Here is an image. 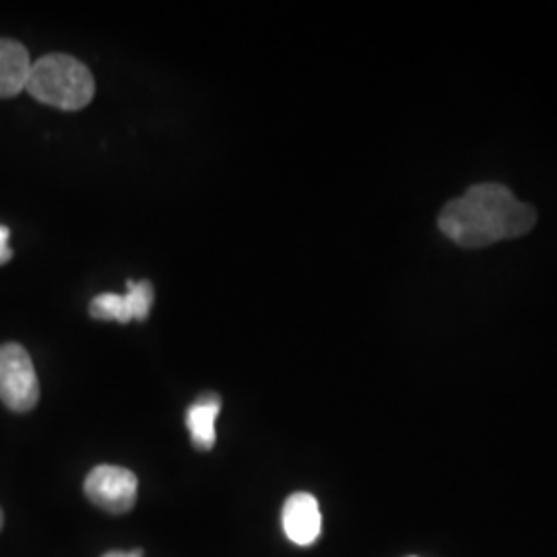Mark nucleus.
Segmentation results:
<instances>
[{
  "instance_id": "1",
  "label": "nucleus",
  "mask_w": 557,
  "mask_h": 557,
  "mask_svg": "<svg viewBox=\"0 0 557 557\" xmlns=\"http://www.w3.org/2000/svg\"><path fill=\"white\" fill-rule=\"evenodd\" d=\"M537 211L502 184L471 186L462 197L446 202L438 218L440 232L460 248H485L502 239L529 234Z\"/></svg>"
},
{
  "instance_id": "2",
  "label": "nucleus",
  "mask_w": 557,
  "mask_h": 557,
  "mask_svg": "<svg viewBox=\"0 0 557 557\" xmlns=\"http://www.w3.org/2000/svg\"><path fill=\"white\" fill-rule=\"evenodd\" d=\"M25 89L41 103L73 112L94 100L96 81L81 60L48 54L32 64Z\"/></svg>"
},
{
  "instance_id": "3",
  "label": "nucleus",
  "mask_w": 557,
  "mask_h": 557,
  "mask_svg": "<svg viewBox=\"0 0 557 557\" xmlns=\"http://www.w3.org/2000/svg\"><path fill=\"white\" fill-rule=\"evenodd\" d=\"M0 400L17 413L32 411L40 400L34 361L17 343L0 347Z\"/></svg>"
},
{
  "instance_id": "4",
  "label": "nucleus",
  "mask_w": 557,
  "mask_h": 557,
  "mask_svg": "<svg viewBox=\"0 0 557 557\" xmlns=\"http://www.w3.org/2000/svg\"><path fill=\"white\" fill-rule=\"evenodd\" d=\"M139 494L137 475L124 467L100 465L85 479V496L112 515L131 512Z\"/></svg>"
},
{
  "instance_id": "5",
  "label": "nucleus",
  "mask_w": 557,
  "mask_h": 557,
  "mask_svg": "<svg viewBox=\"0 0 557 557\" xmlns=\"http://www.w3.org/2000/svg\"><path fill=\"white\" fill-rule=\"evenodd\" d=\"M153 299L156 292L149 281H128V292L124 296L101 294L89 304V314L96 320H116L120 324L145 320L151 312Z\"/></svg>"
},
{
  "instance_id": "6",
  "label": "nucleus",
  "mask_w": 557,
  "mask_h": 557,
  "mask_svg": "<svg viewBox=\"0 0 557 557\" xmlns=\"http://www.w3.org/2000/svg\"><path fill=\"white\" fill-rule=\"evenodd\" d=\"M283 531L299 547L317 543L322 533L319 499L306 492L289 496L283 506Z\"/></svg>"
},
{
  "instance_id": "7",
  "label": "nucleus",
  "mask_w": 557,
  "mask_h": 557,
  "mask_svg": "<svg viewBox=\"0 0 557 557\" xmlns=\"http://www.w3.org/2000/svg\"><path fill=\"white\" fill-rule=\"evenodd\" d=\"M32 64L20 41L0 40V98H13L27 87Z\"/></svg>"
},
{
  "instance_id": "8",
  "label": "nucleus",
  "mask_w": 557,
  "mask_h": 557,
  "mask_svg": "<svg viewBox=\"0 0 557 557\" xmlns=\"http://www.w3.org/2000/svg\"><path fill=\"white\" fill-rule=\"evenodd\" d=\"M221 411V398L213 393H207L197 398L188 411H186V428L195 448L199 450H211L215 446L218 432H215V421Z\"/></svg>"
},
{
  "instance_id": "9",
  "label": "nucleus",
  "mask_w": 557,
  "mask_h": 557,
  "mask_svg": "<svg viewBox=\"0 0 557 557\" xmlns=\"http://www.w3.org/2000/svg\"><path fill=\"white\" fill-rule=\"evenodd\" d=\"M9 238H11V230L0 225V264H7L9 260L13 259V250L9 246Z\"/></svg>"
},
{
  "instance_id": "10",
  "label": "nucleus",
  "mask_w": 557,
  "mask_h": 557,
  "mask_svg": "<svg viewBox=\"0 0 557 557\" xmlns=\"http://www.w3.org/2000/svg\"><path fill=\"white\" fill-rule=\"evenodd\" d=\"M101 557H143V552L135 549V552H108L106 556Z\"/></svg>"
},
{
  "instance_id": "11",
  "label": "nucleus",
  "mask_w": 557,
  "mask_h": 557,
  "mask_svg": "<svg viewBox=\"0 0 557 557\" xmlns=\"http://www.w3.org/2000/svg\"><path fill=\"white\" fill-rule=\"evenodd\" d=\"M2 520H4V517H2V510H0V529H2Z\"/></svg>"
}]
</instances>
